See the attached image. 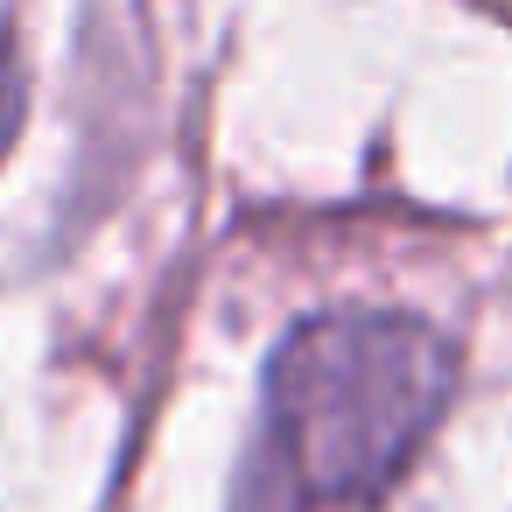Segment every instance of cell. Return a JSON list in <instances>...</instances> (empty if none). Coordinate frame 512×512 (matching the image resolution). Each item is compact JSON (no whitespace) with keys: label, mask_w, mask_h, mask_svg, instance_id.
<instances>
[{"label":"cell","mask_w":512,"mask_h":512,"mask_svg":"<svg viewBox=\"0 0 512 512\" xmlns=\"http://www.w3.org/2000/svg\"><path fill=\"white\" fill-rule=\"evenodd\" d=\"M456 351L393 309L302 323L274 365L246 470V512H379L442 421Z\"/></svg>","instance_id":"cell-1"},{"label":"cell","mask_w":512,"mask_h":512,"mask_svg":"<svg viewBox=\"0 0 512 512\" xmlns=\"http://www.w3.org/2000/svg\"><path fill=\"white\" fill-rule=\"evenodd\" d=\"M15 127H22V85H15V71H8V64H0V155H8Z\"/></svg>","instance_id":"cell-2"}]
</instances>
